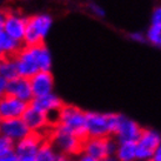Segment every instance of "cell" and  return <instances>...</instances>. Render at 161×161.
Instances as JSON below:
<instances>
[{"instance_id": "cell-1", "label": "cell", "mask_w": 161, "mask_h": 161, "mask_svg": "<svg viewBox=\"0 0 161 161\" xmlns=\"http://www.w3.org/2000/svg\"><path fill=\"white\" fill-rule=\"evenodd\" d=\"M87 138H107L114 136L118 127L119 113L87 112Z\"/></svg>"}, {"instance_id": "cell-23", "label": "cell", "mask_w": 161, "mask_h": 161, "mask_svg": "<svg viewBox=\"0 0 161 161\" xmlns=\"http://www.w3.org/2000/svg\"><path fill=\"white\" fill-rule=\"evenodd\" d=\"M12 151H14V143L12 141H9L8 139L0 135V155L12 152Z\"/></svg>"}, {"instance_id": "cell-3", "label": "cell", "mask_w": 161, "mask_h": 161, "mask_svg": "<svg viewBox=\"0 0 161 161\" xmlns=\"http://www.w3.org/2000/svg\"><path fill=\"white\" fill-rule=\"evenodd\" d=\"M53 26V18L48 13H38L28 18L24 39L25 46H39L48 36Z\"/></svg>"}, {"instance_id": "cell-16", "label": "cell", "mask_w": 161, "mask_h": 161, "mask_svg": "<svg viewBox=\"0 0 161 161\" xmlns=\"http://www.w3.org/2000/svg\"><path fill=\"white\" fill-rule=\"evenodd\" d=\"M31 105L48 115V114H52V113H58L59 111L63 108V106L65 103H64L63 100L53 92V93L44 95V97L34 98L32 100Z\"/></svg>"}, {"instance_id": "cell-25", "label": "cell", "mask_w": 161, "mask_h": 161, "mask_svg": "<svg viewBox=\"0 0 161 161\" xmlns=\"http://www.w3.org/2000/svg\"><path fill=\"white\" fill-rule=\"evenodd\" d=\"M87 7H88L90 12L93 14L94 17H98V18H103V17L106 15V12H105L103 7H101V6H100L99 4H97V3H90Z\"/></svg>"}, {"instance_id": "cell-18", "label": "cell", "mask_w": 161, "mask_h": 161, "mask_svg": "<svg viewBox=\"0 0 161 161\" xmlns=\"http://www.w3.org/2000/svg\"><path fill=\"white\" fill-rule=\"evenodd\" d=\"M114 155L119 161H138L136 142H118Z\"/></svg>"}, {"instance_id": "cell-9", "label": "cell", "mask_w": 161, "mask_h": 161, "mask_svg": "<svg viewBox=\"0 0 161 161\" xmlns=\"http://www.w3.org/2000/svg\"><path fill=\"white\" fill-rule=\"evenodd\" d=\"M32 133L23 118L0 120V135L15 143Z\"/></svg>"}, {"instance_id": "cell-19", "label": "cell", "mask_w": 161, "mask_h": 161, "mask_svg": "<svg viewBox=\"0 0 161 161\" xmlns=\"http://www.w3.org/2000/svg\"><path fill=\"white\" fill-rule=\"evenodd\" d=\"M0 76L6 81H11L18 78V66L15 61V57H7L0 59Z\"/></svg>"}, {"instance_id": "cell-34", "label": "cell", "mask_w": 161, "mask_h": 161, "mask_svg": "<svg viewBox=\"0 0 161 161\" xmlns=\"http://www.w3.org/2000/svg\"><path fill=\"white\" fill-rule=\"evenodd\" d=\"M103 161H119V160L116 159L115 155H111V157H107L106 159H103Z\"/></svg>"}, {"instance_id": "cell-5", "label": "cell", "mask_w": 161, "mask_h": 161, "mask_svg": "<svg viewBox=\"0 0 161 161\" xmlns=\"http://www.w3.org/2000/svg\"><path fill=\"white\" fill-rule=\"evenodd\" d=\"M118 141L113 136L107 138H87L84 140L82 153L103 161L107 157L114 155Z\"/></svg>"}, {"instance_id": "cell-32", "label": "cell", "mask_w": 161, "mask_h": 161, "mask_svg": "<svg viewBox=\"0 0 161 161\" xmlns=\"http://www.w3.org/2000/svg\"><path fill=\"white\" fill-rule=\"evenodd\" d=\"M58 161H74L72 159V157H67V155H64V154H60Z\"/></svg>"}, {"instance_id": "cell-30", "label": "cell", "mask_w": 161, "mask_h": 161, "mask_svg": "<svg viewBox=\"0 0 161 161\" xmlns=\"http://www.w3.org/2000/svg\"><path fill=\"white\" fill-rule=\"evenodd\" d=\"M75 161H100V160L95 159V158L90 157V155H87V154H84V153H81L80 155H78V157H76V160Z\"/></svg>"}, {"instance_id": "cell-36", "label": "cell", "mask_w": 161, "mask_h": 161, "mask_svg": "<svg viewBox=\"0 0 161 161\" xmlns=\"http://www.w3.org/2000/svg\"><path fill=\"white\" fill-rule=\"evenodd\" d=\"M160 47H161V44H160Z\"/></svg>"}, {"instance_id": "cell-21", "label": "cell", "mask_w": 161, "mask_h": 161, "mask_svg": "<svg viewBox=\"0 0 161 161\" xmlns=\"http://www.w3.org/2000/svg\"><path fill=\"white\" fill-rule=\"evenodd\" d=\"M36 51H38V64L40 72H51L53 66V58L49 48L45 44H42L36 46Z\"/></svg>"}, {"instance_id": "cell-13", "label": "cell", "mask_w": 161, "mask_h": 161, "mask_svg": "<svg viewBox=\"0 0 161 161\" xmlns=\"http://www.w3.org/2000/svg\"><path fill=\"white\" fill-rule=\"evenodd\" d=\"M7 94L19 100H23L27 103H31L32 100L34 99L30 79L21 78V76L7 81Z\"/></svg>"}, {"instance_id": "cell-35", "label": "cell", "mask_w": 161, "mask_h": 161, "mask_svg": "<svg viewBox=\"0 0 161 161\" xmlns=\"http://www.w3.org/2000/svg\"><path fill=\"white\" fill-rule=\"evenodd\" d=\"M148 161H154V160H153V159H152V160H148Z\"/></svg>"}, {"instance_id": "cell-27", "label": "cell", "mask_w": 161, "mask_h": 161, "mask_svg": "<svg viewBox=\"0 0 161 161\" xmlns=\"http://www.w3.org/2000/svg\"><path fill=\"white\" fill-rule=\"evenodd\" d=\"M0 161H19V157L14 151H12V152L0 155Z\"/></svg>"}, {"instance_id": "cell-33", "label": "cell", "mask_w": 161, "mask_h": 161, "mask_svg": "<svg viewBox=\"0 0 161 161\" xmlns=\"http://www.w3.org/2000/svg\"><path fill=\"white\" fill-rule=\"evenodd\" d=\"M19 161H36L34 157H21L19 158Z\"/></svg>"}, {"instance_id": "cell-26", "label": "cell", "mask_w": 161, "mask_h": 161, "mask_svg": "<svg viewBox=\"0 0 161 161\" xmlns=\"http://www.w3.org/2000/svg\"><path fill=\"white\" fill-rule=\"evenodd\" d=\"M130 38L132 39V41H135V42H140V44H143L146 42V36L142 34L141 32H133L130 34Z\"/></svg>"}, {"instance_id": "cell-15", "label": "cell", "mask_w": 161, "mask_h": 161, "mask_svg": "<svg viewBox=\"0 0 161 161\" xmlns=\"http://www.w3.org/2000/svg\"><path fill=\"white\" fill-rule=\"evenodd\" d=\"M44 142L41 134L30 133L23 140H20L14 145V152L19 158L21 157H36L40 146Z\"/></svg>"}, {"instance_id": "cell-29", "label": "cell", "mask_w": 161, "mask_h": 161, "mask_svg": "<svg viewBox=\"0 0 161 161\" xmlns=\"http://www.w3.org/2000/svg\"><path fill=\"white\" fill-rule=\"evenodd\" d=\"M6 15L7 13L5 11H1L0 9V36L4 33L5 31V21H6Z\"/></svg>"}, {"instance_id": "cell-22", "label": "cell", "mask_w": 161, "mask_h": 161, "mask_svg": "<svg viewBox=\"0 0 161 161\" xmlns=\"http://www.w3.org/2000/svg\"><path fill=\"white\" fill-rule=\"evenodd\" d=\"M146 40L147 42L152 44L154 46H160L161 44V28L157 26H151L148 27L147 32H146Z\"/></svg>"}, {"instance_id": "cell-11", "label": "cell", "mask_w": 161, "mask_h": 161, "mask_svg": "<svg viewBox=\"0 0 161 161\" xmlns=\"http://www.w3.org/2000/svg\"><path fill=\"white\" fill-rule=\"evenodd\" d=\"M30 103L6 94L0 100V120L23 118Z\"/></svg>"}, {"instance_id": "cell-4", "label": "cell", "mask_w": 161, "mask_h": 161, "mask_svg": "<svg viewBox=\"0 0 161 161\" xmlns=\"http://www.w3.org/2000/svg\"><path fill=\"white\" fill-rule=\"evenodd\" d=\"M87 112L74 105H64L59 111L58 125L74 133L76 136L85 140L87 139Z\"/></svg>"}, {"instance_id": "cell-28", "label": "cell", "mask_w": 161, "mask_h": 161, "mask_svg": "<svg viewBox=\"0 0 161 161\" xmlns=\"http://www.w3.org/2000/svg\"><path fill=\"white\" fill-rule=\"evenodd\" d=\"M7 94V81L0 76V100Z\"/></svg>"}, {"instance_id": "cell-8", "label": "cell", "mask_w": 161, "mask_h": 161, "mask_svg": "<svg viewBox=\"0 0 161 161\" xmlns=\"http://www.w3.org/2000/svg\"><path fill=\"white\" fill-rule=\"evenodd\" d=\"M142 127L132 118L120 114L114 139L118 142H136L142 133Z\"/></svg>"}, {"instance_id": "cell-6", "label": "cell", "mask_w": 161, "mask_h": 161, "mask_svg": "<svg viewBox=\"0 0 161 161\" xmlns=\"http://www.w3.org/2000/svg\"><path fill=\"white\" fill-rule=\"evenodd\" d=\"M161 145V133L154 128H143L136 141L138 161L152 160L157 149Z\"/></svg>"}, {"instance_id": "cell-17", "label": "cell", "mask_w": 161, "mask_h": 161, "mask_svg": "<svg viewBox=\"0 0 161 161\" xmlns=\"http://www.w3.org/2000/svg\"><path fill=\"white\" fill-rule=\"evenodd\" d=\"M23 48V42L14 40L13 38L8 36L6 33L0 36V59L7 57H15Z\"/></svg>"}, {"instance_id": "cell-20", "label": "cell", "mask_w": 161, "mask_h": 161, "mask_svg": "<svg viewBox=\"0 0 161 161\" xmlns=\"http://www.w3.org/2000/svg\"><path fill=\"white\" fill-rule=\"evenodd\" d=\"M60 153L55 149L51 141H44L38 153L36 154V161H58Z\"/></svg>"}, {"instance_id": "cell-24", "label": "cell", "mask_w": 161, "mask_h": 161, "mask_svg": "<svg viewBox=\"0 0 161 161\" xmlns=\"http://www.w3.org/2000/svg\"><path fill=\"white\" fill-rule=\"evenodd\" d=\"M151 25L161 28V5L157 6L151 14Z\"/></svg>"}, {"instance_id": "cell-12", "label": "cell", "mask_w": 161, "mask_h": 161, "mask_svg": "<svg viewBox=\"0 0 161 161\" xmlns=\"http://www.w3.org/2000/svg\"><path fill=\"white\" fill-rule=\"evenodd\" d=\"M23 120L26 122L27 127L30 128L32 133L41 134L42 130H46L51 127L48 115L34 106H32L31 103L28 105L26 112L24 113Z\"/></svg>"}, {"instance_id": "cell-31", "label": "cell", "mask_w": 161, "mask_h": 161, "mask_svg": "<svg viewBox=\"0 0 161 161\" xmlns=\"http://www.w3.org/2000/svg\"><path fill=\"white\" fill-rule=\"evenodd\" d=\"M153 160L154 161H161V145L159 146V148L157 149V152L153 157Z\"/></svg>"}, {"instance_id": "cell-14", "label": "cell", "mask_w": 161, "mask_h": 161, "mask_svg": "<svg viewBox=\"0 0 161 161\" xmlns=\"http://www.w3.org/2000/svg\"><path fill=\"white\" fill-rule=\"evenodd\" d=\"M34 98L53 93L54 78L51 72H38L30 79Z\"/></svg>"}, {"instance_id": "cell-2", "label": "cell", "mask_w": 161, "mask_h": 161, "mask_svg": "<svg viewBox=\"0 0 161 161\" xmlns=\"http://www.w3.org/2000/svg\"><path fill=\"white\" fill-rule=\"evenodd\" d=\"M49 141L53 143L55 149L64 155L78 157L82 153L84 140L60 125L53 126L49 134Z\"/></svg>"}, {"instance_id": "cell-7", "label": "cell", "mask_w": 161, "mask_h": 161, "mask_svg": "<svg viewBox=\"0 0 161 161\" xmlns=\"http://www.w3.org/2000/svg\"><path fill=\"white\" fill-rule=\"evenodd\" d=\"M15 61L18 66L19 76L31 79L40 72L39 64H38V51L36 46H24L15 55Z\"/></svg>"}, {"instance_id": "cell-10", "label": "cell", "mask_w": 161, "mask_h": 161, "mask_svg": "<svg viewBox=\"0 0 161 161\" xmlns=\"http://www.w3.org/2000/svg\"><path fill=\"white\" fill-rule=\"evenodd\" d=\"M27 21L28 18L18 12H8L6 15L5 21V31L8 36L13 38L14 40L23 42L25 39V33L27 28Z\"/></svg>"}]
</instances>
